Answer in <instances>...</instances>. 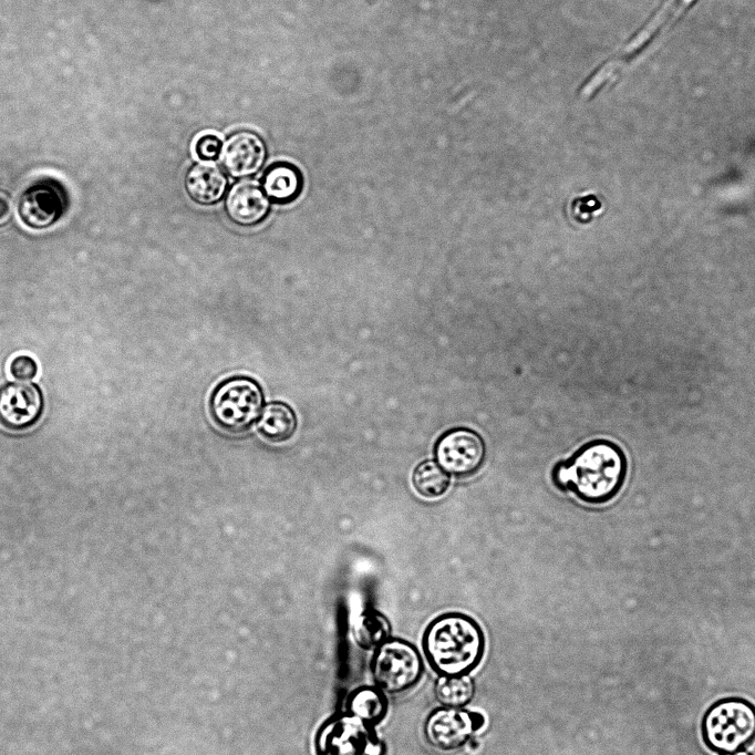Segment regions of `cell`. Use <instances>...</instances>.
<instances>
[{"label": "cell", "instance_id": "1", "mask_svg": "<svg viewBox=\"0 0 755 755\" xmlns=\"http://www.w3.org/2000/svg\"><path fill=\"white\" fill-rule=\"evenodd\" d=\"M422 648L427 663L439 676L466 675L483 660L485 634L472 617L446 612L427 624Z\"/></svg>", "mask_w": 755, "mask_h": 755}, {"label": "cell", "instance_id": "2", "mask_svg": "<svg viewBox=\"0 0 755 755\" xmlns=\"http://www.w3.org/2000/svg\"><path fill=\"white\" fill-rule=\"evenodd\" d=\"M562 462L567 472V490L589 505H603L613 499L627 478L625 454L609 439L590 441Z\"/></svg>", "mask_w": 755, "mask_h": 755}, {"label": "cell", "instance_id": "3", "mask_svg": "<svg viewBox=\"0 0 755 755\" xmlns=\"http://www.w3.org/2000/svg\"><path fill=\"white\" fill-rule=\"evenodd\" d=\"M697 0H669L608 62L603 63L582 86L589 99L612 84L622 70L638 59L664 31L671 28Z\"/></svg>", "mask_w": 755, "mask_h": 755}, {"label": "cell", "instance_id": "4", "mask_svg": "<svg viewBox=\"0 0 755 755\" xmlns=\"http://www.w3.org/2000/svg\"><path fill=\"white\" fill-rule=\"evenodd\" d=\"M263 403L260 385L251 377L236 375L220 382L210 399L215 423L231 434H240L258 420Z\"/></svg>", "mask_w": 755, "mask_h": 755}, {"label": "cell", "instance_id": "5", "mask_svg": "<svg viewBox=\"0 0 755 755\" xmlns=\"http://www.w3.org/2000/svg\"><path fill=\"white\" fill-rule=\"evenodd\" d=\"M703 736L718 753L737 752L755 738V707L742 699L718 701L703 718Z\"/></svg>", "mask_w": 755, "mask_h": 755}, {"label": "cell", "instance_id": "6", "mask_svg": "<svg viewBox=\"0 0 755 755\" xmlns=\"http://www.w3.org/2000/svg\"><path fill=\"white\" fill-rule=\"evenodd\" d=\"M371 672L376 687L386 694H401L413 689L424 673V661L414 644L403 639H389L375 649Z\"/></svg>", "mask_w": 755, "mask_h": 755}, {"label": "cell", "instance_id": "7", "mask_svg": "<svg viewBox=\"0 0 755 755\" xmlns=\"http://www.w3.org/2000/svg\"><path fill=\"white\" fill-rule=\"evenodd\" d=\"M436 463L449 475L469 477L476 474L486 458L483 437L468 427H453L439 435L434 444Z\"/></svg>", "mask_w": 755, "mask_h": 755}, {"label": "cell", "instance_id": "8", "mask_svg": "<svg viewBox=\"0 0 755 755\" xmlns=\"http://www.w3.org/2000/svg\"><path fill=\"white\" fill-rule=\"evenodd\" d=\"M485 724L479 712L437 707L425 718L423 734L427 744L441 752H454L465 746Z\"/></svg>", "mask_w": 755, "mask_h": 755}, {"label": "cell", "instance_id": "9", "mask_svg": "<svg viewBox=\"0 0 755 755\" xmlns=\"http://www.w3.org/2000/svg\"><path fill=\"white\" fill-rule=\"evenodd\" d=\"M69 198L53 178H40L29 185L18 200V215L29 228L41 230L56 224L65 214Z\"/></svg>", "mask_w": 755, "mask_h": 755}, {"label": "cell", "instance_id": "10", "mask_svg": "<svg viewBox=\"0 0 755 755\" xmlns=\"http://www.w3.org/2000/svg\"><path fill=\"white\" fill-rule=\"evenodd\" d=\"M44 411V401L35 384L7 382L0 385V425L11 432L33 427Z\"/></svg>", "mask_w": 755, "mask_h": 755}, {"label": "cell", "instance_id": "11", "mask_svg": "<svg viewBox=\"0 0 755 755\" xmlns=\"http://www.w3.org/2000/svg\"><path fill=\"white\" fill-rule=\"evenodd\" d=\"M266 158L265 141L252 131L241 130L230 134L223 146V166L234 178L256 175L262 168Z\"/></svg>", "mask_w": 755, "mask_h": 755}, {"label": "cell", "instance_id": "12", "mask_svg": "<svg viewBox=\"0 0 755 755\" xmlns=\"http://www.w3.org/2000/svg\"><path fill=\"white\" fill-rule=\"evenodd\" d=\"M270 209V199L255 182L235 184L225 200V213L229 220L245 228L260 225L268 217Z\"/></svg>", "mask_w": 755, "mask_h": 755}, {"label": "cell", "instance_id": "13", "mask_svg": "<svg viewBox=\"0 0 755 755\" xmlns=\"http://www.w3.org/2000/svg\"><path fill=\"white\" fill-rule=\"evenodd\" d=\"M184 187L194 203L200 206H213L224 198L228 179L218 166L203 162L188 168L184 178Z\"/></svg>", "mask_w": 755, "mask_h": 755}, {"label": "cell", "instance_id": "14", "mask_svg": "<svg viewBox=\"0 0 755 755\" xmlns=\"http://www.w3.org/2000/svg\"><path fill=\"white\" fill-rule=\"evenodd\" d=\"M302 172L294 164L277 161L270 164L260 178V186L270 201L288 205L296 201L303 190Z\"/></svg>", "mask_w": 755, "mask_h": 755}, {"label": "cell", "instance_id": "15", "mask_svg": "<svg viewBox=\"0 0 755 755\" xmlns=\"http://www.w3.org/2000/svg\"><path fill=\"white\" fill-rule=\"evenodd\" d=\"M325 755H372L374 746L368 725L353 717L335 724L327 736Z\"/></svg>", "mask_w": 755, "mask_h": 755}, {"label": "cell", "instance_id": "16", "mask_svg": "<svg viewBox=\"0 0 755 755\" xmlns=\"http://www.w3.org/2000/svg\"><path fill=\"white\" fill-rule=\"evenodd\" d=\"M297 428L293 411L282 402L267 404L258 423L259 433L271 443H283L292 437Z\"/></svg>", "mask_w": 755, "mask_h": 755}, {"label": "cell", "instance_id": "17", "mask_svg": "<svg viewBox=\"0 0 755 755\" xmlns=\"http://www.w3.org/2000/svg\"><path fill=\"white\" fill-rule=\"evenodd\" d=\"M349 711L353 717L368 726L379 724L387 713L385 693L376 686L361 687L350 697Z\"/></svg>", "mask_w": 755, "mask_h": 755}, {"label": "cell", "instance_id": "18", "mask_svg": "<svg viewBox=\"0 0 755 755\" xmlns=\"http://www.w3.org/2000/svg\"><path fill=\"white\" fill-rule=\"evenodd\" d=\"M475 692V682L469 674L439 676L434 687L439 705L451 709L466 707L473 701Z\"/></svg>", "mask_w": 755, "mask_h": 755}, {"label": "cell", "instance_id": "19", "mask_svg": "<svg viewBox=\"0 0 755 755\" xmlns=\"http://www.w3.org/2000/svg\"><path fill=\"white\" fill-rule=\"evenodd\" d=\"M412 484L422 497L438 498L447 492L451 477L436 461L428 459L414 468Z\"/></svg>", "mask_w": 755, "mask_h": 755}, {"label": "cell", "instance_id": "20", "mask_svg": "<svg viewBox=\"0 0 755 755\" xmlns=\"http://www.w3.org/2000/svg\"><path fill=\"white\" fill-rule=\"evenodd\" d=\"M391 627L387 620L377 613L362 617L355 632L356 641L365 649H376L390 639Z\"/></svg>", "mask_w": 755, "mask_h": 755}, {"label": "cell", "instance_id": "21", "mask_svg": "<svg viewBox=\"0 0 755 755\" xmlns=\"http://www.w3.org/2000/svg\"><path fill=\"white\" fill-rule=\"evenodd\" d=\"M224 143L213 133L200 135L194 144L196 157L205 163L215 162L221 156Z\"/></svg>", "mask_w": 755, "mask_h": 755}, {"label": "cell", "instance_id": "22", "mask_svg": "<svg viewBox=\"0 0 755 755\" xmlns=\"http://www.w3.org/2000/svg\"><path fill=\"white\" fill-rule=\"evenodd\" d=\"M9 372L11 376L18 381H30L34 379L38 373V363L28 354H19L11 360Z\"/></svg>", "mask_w": 755, "mask_h": 755}, {"label": "cell", "instance_id": "23", "mask_svg": "<svg viewBox=\"0 0 755 755\" xmlns=\"http://www.w3.org/2000/svg\"><path fill=\"white\" fill-rule=\"evenodd\" d=\"M12 213V201L9 194L0 190V227L9 223Z\"/></svg>", "mask_w": 755, "mask_h": 755}, {"label": "cell", "instance_id": "24", "mask_svg": "<svg viewBox=\"0 0 755 755\" xmlns=\"http://www.w3.org/2000/svg\"><path fill=\"white\" fill-rule=\"evenodd\" d=\"M726 755H749L746 752L740 751V752H734V753H727Z\"/></svg>", "mask_w": 755, "mask_h": 755}]
</instances>
